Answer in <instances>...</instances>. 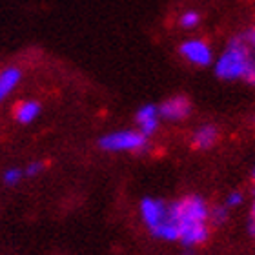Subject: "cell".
<instances>
[{
  "label": "cell",
  "instance_id": "obj_1",
  "mask_svg": "<svg viewBox=\"0 0 255 255\" xmlns=\"http://www.w3.org/2000/svg\"><path fill=\"white\" fill-rule=\"evenodd\" d=\"M250 57L252 51L248 42H246L245 33L237 35L230 40L223 53L219 55L217 62H215V75L223 80L243 79V73H245Z\"/></svg>",
  "mask_w": 255,
  "mask_h": 255
},
{
  "label": "cell",
  "instance_id": "obj_2",
  "mask_svg": "<svg viewBox=\"0 0 255 255\" xmlns=\"http://www.w3.org/2000/svg\"><path fill=\"white\" fill-rule=\"evenodd\" d=\"M140 215L144 224L155 237L164 241L179 239V224L170 217V208L160 199L146 197L140 202Z\"/></svg>",
  "mask_w": 255,
  "mask_h": 255
},
{
  "label": "cell",
  "instance_id": "obj_3",
  "mask_svg": "<svg viewBox=\"0 0 255 255\" xmlns=\"http://www.w3.org/2000/svg\"><path fill=\"white\" fill-rule=\"evenodd\" d=\"M99 146L104 151H131L138 153L148 148V137L135 129H121L99 138Z\"/></svg>",
  "mask_w": 255,
  "mask_h": 255
},
{
  "label": "cell",
  "instance_id": "obj_4",
  "mask_svg": "<svg viewBox=\"0 0 255 255\" xmlns=\"http://www.w3.org/2000/svg\"><path fill=\"white\" fill-rule=\"evenodd\" d=\"M170 208V217L177 224L182 223H208V215H210V208L204 202V199L197 195L186 197L181 201H175L168 204Z\"/></svg>",
  "mask_w": 255,
  "mask_h": 255
},
{
  "label": "cell",
  "instance_id": "obj_5",
  "mask_svg": "<svg viewBox=\"0 0 255 255\" xmlns=\"http://www.w3.org/2000/svg\"><path fill=\"white\" fill-rule=\"evenodd\" d=\"M179 53L182 55V59H186L193 66H210L213 60L212 48L206 40L202 38H190L186 42L181 44L179 48Z\"/></svg>",
  "mask_w": 255,
  "mask_h": 255
},
{
  "label": "cell",
  "instance_id": "obj_6",
  "mask_svg": "<svg viewBox=\"0 0 255 255\" xmlns=\"http://www.w3.org/2000/svg\"><path fill=\"white\" fill-rule=\"evenodd\" d=\"M210 237V226L208 223H182L179 224V239L182 246L193 248V246L204 245Z\"/></svg>",
  "mask_w": 255,
  "mask_h": 255
},
{
  "label": "cell",
  "instance_id": "obj_7",
  "mask_svg": "<svg viewBox=\"0 0 255 255\" xmlns=\"http://www.w3.org/2000/svg\"><path fill=\"white\" fill-rule=\"evenodd\" d=\"M191 113V104L186 97L177 95L171 99H166L159 106V115L160 119L166 121H182Z\"/></svg>",
  "mask_w": 255,
  "mask_h": 255
},
{
  "label": "cell",
  "instance_id": "obj_8",
  "mask_svg": "<svg viewBox=\"0 0 255 255\" xmlns=\"http://www.w3.org/2000/svg\"><path fill=\"white\" fill-rule=\"evenodd\" d=\"M135 121H137L138 131L142 133L144 137L153 135V133L159 129V123H160L159 106H155V104H146V106L138 108Z\"/></svg>",
  "mask_w": 255,
  "mask_h": 255
},
{
  "label": "cell",
  "instance_id": "obj_9",
  "mask_svg": "<svg viewBox=\"0 0 255 255\" xmlns=\"http://www.w3.org/2000/svg\"><path fill=\"white\" fill-rule=\"evenodd\" d=\"M20 80L22 71L15 66H7V68L0 69V102H4L16 90Z\"/></svg>",
  "mask_w": 255,
  "mask_h": 255
},
{
  "label": "cell",
  "instance_id": "obj_10",
  "mask_svg": "<svg viewBox=\"0 0 255 255\" xmlns=\"http://www.w3.org/2000/svg\"><path fill=\"white\" fill-rule=\"evenodd\" d=\"M219 138V129L213 124H204V126L197 128L193 135H191V146L195 149H210L215 146Z\"/></svg>",
  "mask_w": 255,
  "mask_h": 255
},
{
  "label": "cell",
  "instance_id": "obj_11",
  "mask_svg": "<svg viewBox=\"0 0 255 255\" xmlns=\"http://www.w3.org/2000/svg\"><path fill=\"white\" fill-rule=\"evenodd\" d=\"M42 108L37 101H24L16 104L15 108V121L20 124H31L40 115Z\"/></svg>",
  "mask_w": 255,
  "mask_h": 255
},
{
  "label": "cell",
  "instance_id": "obj_12",
  "mask_svg": "<svg viewBox=\"0 0 255 255\" xmlns=\"http://www.w3.org/2000/svg\"><path fill=\"white\" fill-rule=\"evenodd\" d=\"M230 217V208L226 204H215L213 208H210V215H208V223L213 226H221L228 221Z\"/></svg>",
  "mask_w": 255,
  "mask_h": 255
},
{
  "label": "cell",
  "instance_id": "obj_13",
  "mask_svg": "<svg viewBox=\"0 0 255 255\" xmlns=\"http://www.w3.org/2000/svg\"><path fill=\"white\" fill-rule=\"evenodd\" d=\"M22 177H24V170H20V168H7L4 171V175H2V181L7 186H16L22 181Z\"/></svg>",
  "mask_w": 255,
  "mask_h": 255
},
{
  "label": "cell",
  "instance_id": "obj_14",
  "mask_svg": "<svg viewBox=\"0 0 255 255\" xmlns=\"http://www.w3.org/2000/svg\"><path fill=\"white\" fill-rule=\"evenodd\" d=\"M199 22H201V15H199L197 11H186V13H182L181 18H179V24H181V27H184V29L195 27Z\"/></svg>",
  "mask_w": 255,
  "mask_h": 255
},
{
  "label": "cell",
  "instance_id": "obj_15",
  "mask_svg": "<svg viewBox=\"0 0 255 255\" xmlns=\"http://www.w3.org/2000/svg\"><path fill=\"white\" fill-rule=\"evenodd\" d=\"M44 168H46V164H44L42 160H33V162H29V164L24 168V177L40 175V173L44 171Z\"/></svg>",
  "mask_w": 255,
  "mask_h": 255
},
{
  "label": "cell",
  "instance_id": "obj_16",
  "mask_svg": "<svg viewBox=\"0 0 255 255\" xmlns=\"http://www.w3.org/2000/svg\"><path fill=\"white\" fill-rule=\"evenodd\" d=\"M243 79H245L250 86H255V57H250V60H248V64H246Z\"/></svg>",
  "mask_w": 255,
  "mask_h": 255
},
{
  "label": "cell",
  "instance_id": "obj_17",
  "mask_svg": "<svg viewBox=\"0 0 255 255\" xmlns=\"http://www.w3.org/2000/svg\"><path fill=\"white\" fill-rule=\"evenodd\" d=\"M241 202H243V193H241V191H230L228 197H226V206L235 208V206H239Z\"/></svg>",
  "mask_w": 255,
  "mask_h": 255
},
{
  "label": "cell",
  "instance_id": "obj_18",
  "mask_svg": "<svg viewBox=\"0 0 255 255\" xmlns=\"http://www.w3.org/2000/svg\"><path fill=\"white\" fill-rule=\"evenodd\" d=\"M245 37H246V42H248V46H250V51H252V53H255V26L252 27L250 31L245 33Z\"/></svg>",
  "mask_w": 255,
  "mask_h": 255
},
{
  "label": "cell",
  "instance_id": "obj_19",
  "mask_svg": "<svg viewBox=\"0 0 255 255\" xmlns=\"http://www.w3.org/2000/svg\"><path fill=\"white\" fill-rule=\"evenodd\" d=\"M250 232H252V235L255 237V219H254V223L250 224Z\"/></svg>",
  "mask_w": 255,
  "mask_h": 255
},
{
  "label": "cell",
  "instance_id": "obj_20",
  "mask_svg": "<svg viewBox=\"0 0 255 255\" xmlns=\"http://www.w3.org/2000/svg\"><path fill=\"white\" fill-rule=\"evenodd\" d=\"M252 217L255 219V201H254V206H252Z\"/></svg>",
  "mask_w": 255,
  "mask_h": 255
},
{
  "label": "cell",
  "instance_id": "obj_21",
  "mask_svg": "<svg viewBox=\"0 0 255 255\" xmlns=\"http://www.w3.org/2000/svg\"><path fill=\"white\" fill-rule=\"evenodd\" d=\"M254 177H255V171H254Z\"/></svg>",
  "mask_w": 255,
  "mask_h": 255
}]
</instances>
